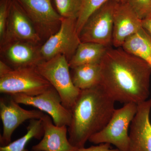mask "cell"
I'll list each match as a JSON object with an SVG mask.
<instances>
[{
	"label": "cell",
	"instance_id": "obj_1",
	"mask_svg": "<svg viewBox=\"0 0 151 151\" xmlns=\"http://www.w3.org/2000/svg\"><path fill=\"white\" fill-rule=\"evenodd\" d=\"M100 85L115 102L138 104L150 95L151 66L122 47L108 49L100 63Z\"/></svg>",
	"mask_w": 151,
	"mask_h": 151
},
{
	"label": "cell",
	"instance_id": "obj_2",
	"mask_svg": "<svg viewBox=\"0 0 151 151\" xmlns=\"http://www.w3.org/2000/svg\"><path fill=\"white\" fill-rule=\"evenodd\" d=\"M115 103L101 85L81 90L70 110L68 127L70 144L78 149L84 147L89 138L108 124L116 110Z\"/></svg>",
	"mask_w": 151,
	"mask_h": 151
},
{
	"label": "cell",
	"instance_id": "obj_3",
	"mask_svg": "<svg viewBox=\"0 0 151 151\" xmlns=\"http://www.w3.org/2000/svg\"><path fill=\"white\" fill-rule=\"evenodd\" d=\"M35 68L58 92L63 106L71 110L81 90L73 84L65 57L58 55L48 60H43Z\"/></svg>",
	"mask_w": 151,
	"mask_h": 151
},
{
	"label": "cell",
	"instance_id": "obj_4",
	"mask_svg": "<svg viewBox=\"0 0 151 151\" xmlns=\"http://www.w3.org/2000/svg\"><path fill=\"white\" fill-rule=\"evenodd\" d=\"M137 111V104L134 103L124 104L122 108L116 109L105 128L92 135L88 141L96 145H113L119 151H128L129 128Z\"/></svg>",
	"mask_w": 151,
	"mask_h": 151
},
{
	"label": "cell",
	"instance_id": "obj_5",
	"mask_svg": "<svg viewBox=\"0 0 151 151\" xmlns=\"http://www.w3.org/2000/svg\"><path fill=\"white\" fill-rule=\"evenodd\" d=\"M52 86L35 67L13 69L0 76V92L6 95L23 94L35 96Z\"/></svg>",
	"mask_w": 151,
	"mask_h": 151
},
{
	"label": "cell",
	"instance_id": "obj_6",
	"mask_svg": "<svg viewBox=\"0 0 151 151\" xmlns=\"http://www.w3.org/2000/svg\"><path fill=\"white\" fill-rule=\"evenodd\" d=\"M118 3L110 0L89 16L79 34L81 42H95L110 47L113 40V17Z\"/></svg>",
	"mask_w": 151,
	"mask_h": 151
},
{
	"label": "cell",
	"instance_id": "obj_7",
	"mask_svg": "<svg viewBox=\"0 0 151 151\" xmlns=\"http://www.w3.org/2000/svg\"><path fill=\"white\" fill-rule=\"evenodd\" d=\"M32 22L44 43L59 29L63 18L51 0H17Z\"/></svg>",
	"mask_w": 151,
	"mask_h": 151
},
{
	"label": "cell",
	"instance_id": "obj_8",
	"mask_svg": "<svg viewBox=\"0 0 151 151\" xmlns=\"http://www.w3.org/2000/svg\"><path fill=\"white\" fill-rule=\"evenodd\" d=\"M76 21V19L63 18L59 29L41 45V55L43 60L62 55L68 62L81 42Z\"/></svg>",
	"mask_w": 151,
	"mask_h": 151
},
{
	"label": "cell",
	"instance_id": "obj_9",
	"mask_svg": "<svg viewBox=\"0 0 151 151\" xmlns=\"http://www.w3.org/2000/svg\"><path fill=\"white\" fill-rule=\"evenodd\" d=\"M11 96L19 104L33 106L45 112L51 117L53 123L56 126L68 127L70 125L71 111L63 106L61 97L52 86L36 96L23 94H13Z\"/></svg>",
	"mask_w": 151,
	"mask_h": 151
},
{
	"label": "cell",
	"instance_id": "obj_10",
	"mask_svg": "<svg viewBox=\"0 0 151 151\" xmlns=\"http://www.w3.org/2000/svg\"><path fill=\"white\" fill-rule=\"evenodd\" d=\"M15 41L42 44L32 22L21 6L17 0H11L5 31L0 45Z\"/></svg>",
	"mask_w": 151,
	"mask_h": 151
},
{
	"label": "cell",
	"instance_id": "obj_11",
	"mask_svg": "<svg viewBox=\"0 0 151 151\" xmlns=\"http://www.w3.org/2000/svg\"><path fill=\"white\" fill-rule=\"evenodd\" d=\"M0 98V116L3 132L0 136L1 146L9 145L15 130L27 120L40 119L45 114L40 110H27L22 108L11 95Z\"/></svg>",
	"mask_w": 151,
	"mask_h": 151
},
{
	"label": "cell",
	"instance_id": "obj_12",
	"mask_svg": "<svg viewBox=\"0 0 151 151\" xmlns=\"http://www.w3.org/2000/svg\"><path fill=\"white\" fill-rule=\"evenodd\" d=\"M41 45L23 41L3 44L0 45L1 60L13 69L35 67L43 61L41 55Z\"/></svg>",
	"mask_w": 151,
	"mask_h": 151
},
{
	"label": "cell",
	"instance_id": "obj_13",
	"mask_svg": "<svg viewBox=\"0 0 151 151\" xmlns=\"http://www.w3.org/2000/svg\"><path fill=\"white\" fill-rule=\"evenodd\" d=\"M151 98L139 103L130 125L128 151H151Z\"/></svg>",
	"mask_w": 151,
	"mask_h": 151
},
{
	"label": "cell",
	"instance_id": "obj_14",
	"mask_svg": "<svg viewBox=\"0 0 151 151\" xmlns=\"http://www.w3.org/2000/svg\"><path fill=\"white\" fill-rule=\"evenodd\" d=\"M142 28V20L129 4L118 3L113 17L112 45L114 47H122L127 38Z\"/></svg>",
	"mask_w": 151,
	"mask_h": 151
},
{
	"label": "cell",
	"instance_id": "obj_15",
	"mask_svg": "<svg viewBox=\"0 0 151 151\" xmlns=\"http://www.w3.org/2000/svg\"><path fill=\"white\" fill-rule=\"evenodd\" d=\"M51 117L45 114L42 119L44 135L41 140L33 146L31 151H78L67 137L68 127H59L52 123Z\"/></svg>",
	"mask_w": 151,
	"mask_h": 151
},
{
	"label": "cell",
	"instance_id": "obj_16",
	"mask_svg": "<svg viewBox=\"0 0 151 151\" xmlns=\"http://www.w3.org/2000/svg\"><path fill=\"white\" fill-rule=\"evenodd\" d=\"M71 78L76 87L80 90L91 89L100 85V63L83 64L71 68Z\"/></svg>",
	"mask_w": 151,
	"mask_h": 151
},
{
	"label": "cell",
	"instance_id": "obj_17",
	"mask_svg": "<svg viewBox=\"0 0 151 151\" xmlns=\"http://www.w3.org/2000/svg\"><path fill=\"white\" fill-rule=\"evenodd\" d=\"M109 47L95 42H81L68 61L70 68L83 64L100 63Z\"/></svg>",
	"mask_w": 151,
	"mask_h": 151
},
{
	"label": "cell",
	"instance_id": "obj_18",
	"mask_svg": "<svg viewBox=\"0 0 151 151\" xmlns=\"http://www.w3.org/2000/svg\"><path fill=\"white\" fill-rule=\"evenodd\" d=\"M121 47L149 63L151 58V36L143 28L127 38Z\"/></svg>",
	"mask_w": 151,
	"mask_h": 151
},
{
	"label": "cell",
	"instance_id": "obj_19",
	"mask_svg": "<svg viewBox=\"0 0 151 151\" xmlns=\"http://www.w3.org/2000/svg\"><path fill=\"white\" fill-rule=\"evenodd\" d=\"M29 121L26 134L7 145L1 146L0 151H29L26 148L29 142L33 138L40 139L42 138L44 131L42 119H32Z\"/></svg>",
	"mask_w": 151,
	"mask_h": 151
},
{
	"label": "cell",
	"instance_id": "obj_20",
	"mask_svg": "<svg viewBox=\"0 0 151 151\" xmlns=\"http://www.w3.org/2000/svg\"><path fill=\"white\" fill-rule=\"evenodd\" d=\"M55 10L63 18L77 19L82 0H51Z\"/></svg>",
	"mask_w": 151,
	"mask_h": 151
},
{
	"label": "cell",
	"instance_id": "obj_21",
	"mask_svg": "<svg viewBox=\"0 0 151 151\" xmlns=\"http://www.w3.org/2000/svg\"><path fill=\"white\" fill-rule=\"evenodd\" d=\"M110 0H82L81 10L76 21L77 32L81 29L89 16L97 9ZM119 3L126 2V0H114Z\"/></svg>",
	"mask_w": 151,
	"mask_h": 151
},
{
	"label": "cell",
	"instance_id": "obj_22",
	"mask_svg": "<svg viewBox=\"0 0 151 151\" xmlns=\"http://www.w3.org/2000/svg\"><path fill=\"white\" fill-rule=\"evenodd\" d=\"M142 20L151 16V0H126Z\"/></svg>",
	"mask_w": 151,
	"mask_h": 151
},
{
	"label": "cell",
	"instance_id": "obj_23",
	"mask_svg": "<svg viewBox=\"0 0 151 151\" xmlns=\"http://www.w3.org/2000/svg\"><path fill=\"white\" fill-rule=\"evenodd\" d=\"M11 0H1L0 1V40L2 39L5 31Z\"/></svg>",
	"mask_w": 151,
	"mask_h": 151
},
{
	"label": "cell",
	"instance_id": "obj_24",
	"mask_svg": "<svg viewBox=\"0 0 151 151\" xmlns=\"http://www.w3.org/2000/svg\"><path fill=\"white\" fill-rule=\"evenodd\" d=\"M78 151H119L117 149H113L109 144H101L92 146L88 148H81Z\"/></svg>",
	"mask_w": 151,
	"mask_h": 151
},
{
	"label": "cell",
	"instance_id": "obj_25",
	"mask_svg": "<svg viewBox=\"0 0 151 151\" xmlns=\"http://www.w3.org/2000/svg\"><path fill=\"white\" fill-rule=\"evenodd\" d=\"M142 27L151 37V16L142 20Z\"/></svg>",
	"mask_w": 151,
	"mask_h": 151
},
{
	"label": "cell",
	"instance_id": "obj_26",
	"mask_svg": "<svg viewBox=\"0 0 151 151\" xmlns=\"http://www.w3.org/2000/svg\"><path fill=\"white\" fill-rule=\"evenodd\" d=\"M12 68L2 60H0V76L7 73L12 69Z\"/></svg>",
	"mask_w": 151,
	"mask_h": 151
},
{
	"label": "cell",
	"instance_id": "obj_27",
	"mask_svg": "<svg viewBox=\"0 0 151 151\" xmlns=\"http://www.w3.org/2000/svg\"><path fill=\"white\" fill-rule=\"evenodd\" d=\"M149 64H150V66H151V58L150 60V61H149Z\"/></svg>",
	"mask_w": 151,
	"mask_h": 151
},
{
	"label": "cell",
	"instance_id": "obj_28",
	"mask_svg": "<svg viewBox=\"0 0 151 151\" xmlns=\"http://www.w3.org/2000/svg\"></svg>",
	"mask_w": 151,
	"mask_h": 151
}]
</instances>
